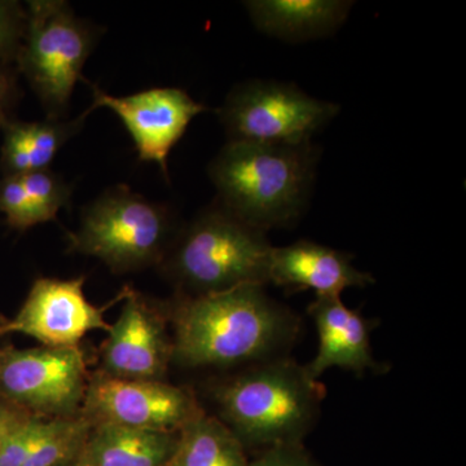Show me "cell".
Listing matches in <instances>:
<instances>
[{
    "instance_id": "cell-1",
    "label": "cell",
    "mask_w": 466,
    "mask_h": 466,
    "mask_svg": "<svg viewBox=\"0 0 466 466\" xmlns=\"http://www.w3.org/2000/svg\"><path fill=\"white\" fill-rule=\"evenodd\" d=\"M266 285L186 296L171 312L173 359L187 368L251 366L289 357L300 319Z\"/></svg>"
},
{
    "instance_id": "cell-2",
    "label": "cell",
    "mask_w": 466,
    "mask_h": 466,
    "mask_svg": "<svg viewBox=\"0 0 466 466\" xmlns=\"http://www.w3.org/2000/svg\"><path fill=\"white\" fill-rule=\"evenodd\" d=\"M219 417L256 452L284 444H303L320 416L325 388L306 366L290 357L245 367L213 389Z\"/></svg>"
},
{
    "instance_id": "cell-3",
    "label": "cell",
    "mask_w": 466,
    "mask_h": 466,
    "mask_svg": "<svg viewBox=\"0 0 466 466\" xmlns=\"http://www.w3.org/2000/svg\"><path fill=\"white\" fill-rule=\"evenodd\" d=\"M318 158L312 143L228 142L211 162L208 175L218 204L266 233L291 225L305 211Z\"/></svg>"
},
{
    "instance_id": "cell-4",
    "label": "cell",
    "mask_w": 466,
    "mask_h": 466,
    "mask_svg": "<svg viewBox=\"0 0 466 466\" xmlns=\"http://www.w3.org/2000/svg\"><path fill=\"white\" fill-rule=\"evenodd\" d=\"M272 248L265 232L217 202L184 229L167 267L193 296L267 285Z\"/></svg>"
},
{
    "instance_id": "cell-5",
    "label": "cell",
    "mask_w": 466,
    "mask_h": 466,
    "mask_svg": "<svg viewBox=\"0 0 466 466\" xmlns=\"http://www.w3.org/2000/svg\"><path fill=\"white\" fill-rule=\"evenodd\" d=\"M96 32L60 0L27 2L25 30L15 57L47 112L61 119L94 50Z\"/></svg>"
},
{
    "instance_id": "cell-6",
    "label": "cell",
    "mask_w": 466,
    "mask_h": 466,
    "mask_svg": "<svg viewBox=\"0 0 466 466\" xmlns=\"http://www.w3.org/2000/svg\"><path fill=\"white\" fill-rule=\"evenodd\" d=\"M170 213L164 205L116 187L86 208L70 249L103 260L113 271H133L165 254Z\"/></svg>"
},
{
    "instance_id": "cell-7",
    "label": "cell",
    "mask_w": 466,
    "mask_h": 466,
    "mask_svg": "<svg viewBox=\"0 0 466 466\" xmlns=\"http://www.w3.org/2000/svg\"><path fill=\"white\" fill-rule=\"evenodd\" d=\"M339 110L336 104L315 99L294 85L250 81L229 92L218 116L229 142L299 146L311 143Z\"/></svg>"
},
{
    "instance_id": "cell-8",
    "label": "cell",
    "mask_w": 466,
    "mask_h": 466,
    "mask_svg": "<svg viewBox=\"0 0 466 466\" xmlns=\"http://www.w3.org/2000/svg\"><path fill=\"white\" fill-rule=\"evenodd\" d=\"M86 388L78 348L0 349V395L27 413L75 416Z\"/></svg>"
},
{
    "instance_id": "cell-9",
    "label": "cell",
    "mask_w": 466,
    "mask_h": 466,
    "mask_svg": "<svg viewBox=\"0 0 466 466\" xmlns=\"http://www.w3.org/2000/svg\"><path fill=\"white\" fill-rule=\"evenodd\" d=\"M85 417L91 424L179 431L202 408L189 390L161 380L118 379L100 373L87 383Z\"/></svg>"
},
{
    "instance_id": "cell-10",
    "label": "cell",
    "mask_w": 466,
    "mask_h": 466,
    "mask_svg": "<svg viewBox=\"0 0 466 466\" xmlns=\"http://www.w3.org/2000/svg\"><path fill=\"white\" fill-rule=\"evenodd\" d=\"M91 113L112 110L133 137L140 161L153 162L168 177L167 159L196 116L205 112L186 91L175 87L152 88L128 96H113L92 86Z\"/></svg>"
},
{
    "instance_id": "cell-11",
    "label": "cell",
    "mask_w": 466,
    "mask_h": 466,
    "mask_svg": "<svg viewBox=\"0 0 466 466\" xmlns=\"http://www.w3.org/2000/svg\"><path fill=\"white\" fill-rule=\"evenodd\" d=\"M84 276L70 280L41 278L34 281L23 308L7 320L3 336L25 334L47 348H78L92 330H106V308H96L86 299Z\"/></svg>"
},
{
    "instance_id": "cell-12",
    "label": "cell",
    "mask_w": 466,
    "mask_h": 466,
    "mask_svg": "<svg viewBox=\"0 0 466 466\" xmlns=\"http://www.w3.org/2000/svg\"><path fill=\"white\" fill-rule=\"evenodd\" d=\"M124 299L103 348V373L118 379L161 380L173 359L164 315L131 289L125 290Z\"/></svg>"
},
{
    "instance_id": "cell-13",
    "label": "cell",
    "mask_w": 466,
    "mask_h": 466,
    "mask_svg": "<svg viewBox=\"0 0 466 466\" xmlns=\"http://www.w3.org/2000/svg\"><path fill=\"white\" fill-rule=\"evenodd\" d=\"M309 318L319 334L318 354L306 364L311 379H320L330 368H342L355 375L380 372L370 346L372 327L360 312L349 309L341 297H317L309 305Z\"/></svg>"
},
{
    "instance_id": "cell-14",
    "label": "cell",
    "mask_w": 466,
    "mask_h": 466,
    "mask_svg": "<svg viewBox=\"0 0 466 466\" xmlns=\"http://www.w3.org/2000/svg\"><path fill=\"white\" fill-rule=\"evenodd\" d=\"M352 258L351 254L309 240L274 247L269 257L268 284L312 289L317 297H341L349 288L375 284L372 275L352 265Z\"/></svg>"
},
{
    "instance_id": "cell-15",
    "label": "cell",
    "mask_w": 466,
    "mask_h": 466,
    "mask_svg": "<svg viewBox=\"0 0 466 466\" xmlns=\"http://www.w3.org/2000/svg\"><path fill=\"white\" fill-rule=\"evenodd\" d=\"M352 2L337 0H253L245 2L260 32L287 42L332 35L345 23Z\"/></svg>"
},
{
    "instance_id": "cell-16",
    "label": "cell",
    "mask_w": 466,
    "mask_h": 466,
    "mask_svg": "<svg viewBox=\"0 0 466 466\" xmlns=\"http://www.w3.org/2000/svg\"><path fill=\"white\" fill-rule=\"evenodd\" d=\"M177 441L179 431L92 424L79 459L85 466H168Z\"/></svg>"
},
{
    "instance_id": "cell-17",
    "label": "cell",
    "mask_w": 466,
    "mask_h": 466,
    "mask_svg": "<svg viewBox=\"0 0 466 466\" xmlns=\"http://www.w3.org/2000/svg\"><path fill=\"white\" fill-rule=\"evenodd\" d=\"M88 112L73 121L47 118L23 122L11 119L3 130L0 168L3 177H20L48 168L58 150L81 131Z\"/></svg>"
},
{
    "instance_id": "cell-18",
    "label": "cell",
    "mask_w": 466,
    "mask_h": 466,
    "mask_svg": "<svg viewBox=\"0 0 466 466\" xmlns=\"http://www.w3.org/2000/svg\"><path fill=\"white\" fill-rule=\"evenodd\" d=\"M168 466H249L247 450L218 417L204 410L179 431Z\"/></svg>"
},
{
    "instance_id": "cell-19",
    "label": "cell",
    "mask_w": 466,
    "mask_h": 466,
    "mask_svg": "<svg viewBox=\"0 0 466 466\" xmlns=\"http://www.w3.org/2000/svg\"><path fill=\"white\" fill-rule=\"evenodd\" d=\"M92 424L85 416L55 417L24 466H63L79 458Z\"/></svg>"
},
{
    "instance_id": "cell-20",
    "label": "cell",
    "mask_w": 466,
    "mask_h": 466,
    "mask_svg": "<svg viewBox=\"0 0 466 466\" xmlns=\"http://www.w3.org/2000/svg\"><path fill=\"white\" fill-rule=\"evenodd\" d=\"M20 179L42 223L56 219L60 208L69 204L70 187L50 168L20 175Z\"/></svg>"
},
{
    "instance_id": "cell-21",
    "label": "cell",
    "mask_w": 466,
    "mask_h": 466,
    "mask_svg": "<svg viewBox=\"0 0 466 466\" xmlns=\"http://www.w3.org/2000/svg\"><path fill=\"white\" fill-rule=\"evenodd\" d=\"M51 419L24 410L9 429L0 447V466H24L46 431Z\"/></svg>"
},
{
    "instance_id": "cell-22",
    "label": "cell",
    "mask_w": 466,
    "mask_h": 466,
    "mask_svg": "<svg viewBox=\"0 0 466 466\" xmlns=\"http://www.w3.org/2000/svg\"><path fill=\"white\" fill-rule=\"evenodd\" d=\"M0 213L5 217L8 226L17 231H26L42 223L20 177L0 179Z\"/></svg>"
},
{
    "instance_id": "cell-23",
    "label": "cell",
    "mask_w": 466,
    "mask_h": 466,
    "mask_svg": "<svg viewBox=\"0 0 466 466\" xmlns=\"http://www.w3.org/2000/svg\"><path fill=\"white\" fill-rule=\"evenodd\" d=\"M26 8L18 2L0 0V64L16 57L25 30Z\"/></svg>"
},
{
    "instance_id": "cell-24",
    "label": "cell",
    "mask_w": 466,
    "mask_h": 466,
    "mask_svg": "<svg viewBox=\"0 0 466 466\" xmlns=\"http://www.w3.org/2000/svg\"><path fill=\"white\" fill-rule=\"evenodd\" d=\"M249 466H321L303 444H284L256 452Z\"/></svg>"
},
{
    "instance_id": "cell-25",
    "label": "cell",
    "mask_w": 466,
    "mask_h": 466,
    "mask_svg": "<svg viewBox=\"0 0 466 466\" xmlns=\"http://www.w3.org/2000/svg\"><path fill=\"white\" fill-rule=\"evenodd\" d=\"M16 76L5 64H0V130L11 121L12 106L16 99Z\"/></svg>"
},
{
    "instance_id": "cell-26",
    "label": "cell",
    "mask_w": 466,
    "mask_h": 466,
    "mask_svg": "<svg viewBox=\"0 0 466 466\" xmlns=\"http://www.w3.org/2000/svg\"><path fill=\"white\" fill-rule=\"evenodd\" d=\"M23 412V410L9 403L5 398L0 395V447H2L5 438L7 437L9 429L16 422L18 416Z\"/></svg>"
},
{
    "instance_id": "cell-27",
    "label": "cell",
    "mask_w": 466,
    "mask_h": 466,
    "mask_svg": "<svg viewBox=\"0 0 466 466\" xmlns=\"http://www.w3.org/2000/svg\"><path fill=\"white\" fill-rule=\"evenodd\" d=\"M81 456V455H79ZM63 466H85L84 462L81 461V459H76L75 461L69 462V464L63 465Z\"/></svg>"
},
{
    "instance_id": "cell-28",
    "label": "cell",
    "mask_w": 466,
    "mask_h": 466,
    "mask_svg": "<svg viewBox=\"0 0 466 466\" xmlns=\"http://www.w3.org/2000/svg\"><path fill=\"white\" fill-rule=\"evenodd\" d=\"M7 323V319L0 317V336H3V328Z\"/></svg>"
}]
</instances>
